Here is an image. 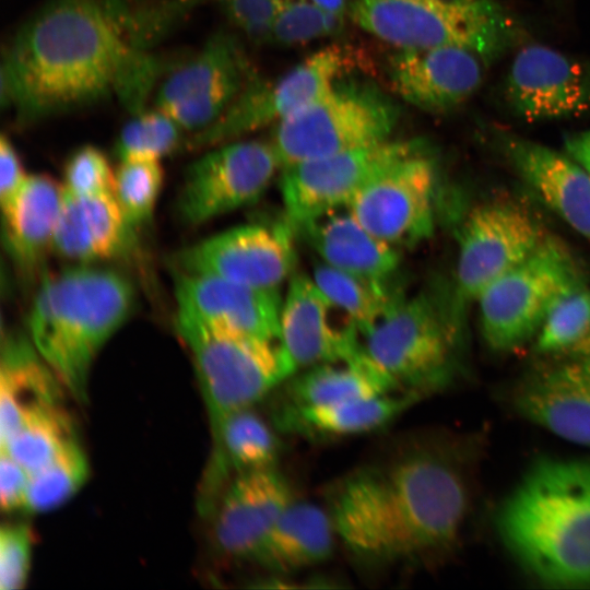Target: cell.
I'll return each instance as SVG.
<instances>
[{
  "label": "cell",
  "instance_id": "1",
  "mask_svg": "<svg viewBox=\"0 0 590 590\" xmlns=\"http://www.w3.org/2000/svg\"><path fill=\"white\" fill-rule=\"evenodd\" d=\"M467 458L458 441L414 435L333 480L324 507L352 562L386 571L428 567L450 555L471 503Z\"/></svg>",
  "mask_w": 590,
  "mask_h": 590
},
{
  "label": "cell",
  "instance_id": "2",
  "mask_svg": "<svg viewBox=\"0 0 590 590\" xmlns=\"http://www.w3.org/2000/svg\"><path fill=\"white\" fill-rule=\"evenodd\" d=\"M154 66L93 0H50L19 28L1 66V99L24 122L120 95L142 109Z\"/></svg>",
  "mask_w": 590,
  "mask_h": 590
},
{
  "label": "cell",
  "instance_id": "3",
  "mask_svg": "<svg viewBox=\"0 0 590 590\" xmlns=\"http://www.w3.org/2000/svg\"><path fill=\"white\" fill-rule=\"evenodd\" d=\"M498 535L542 583L590 586V462L542 458L496 515Z\"/></svg>",
  "mask_w": 590,
  "mask_h": 590
},
{
  "label": "cell",
  "instance_id": "4",
  "mask_svg": "<svg viewBox=\"0 0 590 590\" xmlns=\"http://www.w3.org/2000/svg\"><path fill=\"white\" fill-rule=\"evenodd\" d=\"M134 303L132 285L107 269L79 266L44 278L28 317L31 342L78 401L87 397L92 367Z\"/></svg>",
  "mask_w": 590,
  "mask_h": 590
},
{
  "label": "cell",
  "instance_id": "5",
  "mask_svg": "<svg viewBox=\"0 0 590 590\" xmlns=\"http://www.w3.org/2000/svg\"><path fill=\"white\" fill-rule=\"evenodd\" d=\"M175 329L189 350L210 427L253 408L296 369L279 342L251 337L177 308Z\"/></svg>",
  "mask_w": 590,
  "mask_h": 590
},
{
  "label": "cell",
  "instance_id": "6",
  "mask_svg": "<svg viewBox=\"0 0 590 590\" xmlns=\"http://www.w3.org/2000/svg\"><path fill=\"white\" fill-rule=\"evenodd\" d=\"M428 294L403 297L361 343L398 391L428 398L451 387L462 371L459 319Z\"/></svg>",
  "mask_w": 590,
  "mask_h": 590
},
{
  "label": "cell",
  "instance_id": "7",
  "mask_svg": "<svg viewBox=\"0 0 590 590\" xmlns=\"http://www.w3.org/2000/svg\"><path fill=\"white\" fill-rule=\"evenodd\" d=\"M349 13L398 49L462 47L487 62L509 46L516 31L492 0H353Z\"/></svg>",
  "mask_w": 590,
  "mask_h": 590
},
{
  "label": "cell",
  "instance_id": "8",
  "mask_svg": "<svg viewBox=\"0 0 590 590\" xmlns=\"http://www.w3.org/2000/svg\"><path fill=\"white\" fill-rule=\"evenodd\" d=\"M396 103L374 83L340 79L327 93L275 125L271 144L281 168L389 139Z\"/></svg>",
  "mask_w": 590,
  "mask_h": 590
},
{
  "label": "cell",
  "instance_id": "9",
  "mask_svg": "<svg viewBox=\"0 0 590 590\" xmlns=\"http://www.w3.org/2000/svg\"><path fill=\"white\" fill-rule=\"evenodd\" d=\"M583 281L571 251L547 235L531 256L476 299L484 342L507 353L533 341L555 303Z\"/></svg>",
  "mask_w": 590,
  "mask_h": 590
},
{
  "label": "cell",
  "instance_id": "10",
  "mask_svg": "<svg viewBox=\"0 0 590 590\" xmlns=\"http://www.w3.org/2000/svg\"><path fill=\"white\" fill-rule=\"evenodd\" d=\"M546 236L534 215L517 202L493 200L473 208L459 236L457 311L531 256Z\"/></svg>",
  "mask_w": 590,
  "mask_h": 590
},
{
  "label": "cell",
  "instance_id": "11",
  "mask_svg": "<svg viewBox=\"0 0 590 590\" xmlns=\"http://www.w3.org/2000/svg\"><path fill=\"white\" fill-rule=\"evenodd\" d=\"M281 163L271 142L229 141L193 161L185 172L176 214L186 226H200L257 200Z\"/></svg>",
  "mask_w": 590,
  "mask_h": 590
},
{
  "label": "cell",
  "instance_id": "12",
  "mask_svg": "<svg viewBox=\"0 0 590 590\" xmlns=\"http://www.w3.org/2000/svg\"><path fill=\"white\" fill-rule=\"evenodd\" d=\"M347 66L344 50L332 45L315 51L275 80L263 81L255 75L219 120L196 133L190 144L214 146L275 126L327 93L342 79Z\"/></svg>",
  "mask_w": 590,
  "mask_h": 590
},
{
  "label": "cell",
  "instance_id": "13",
  "mask_svg": "<svg viewBox=\"0 0 590 590\" xmlns=\"http://www.w3.org/2000/svg\"><path fill=\"white\" fill-rule=\"evenodd\" d=\"M425 149L416 140H390L282 167L284 220L294 226L346 208L378 174Z\"/></svg>",
  "mask_w": 590,
  "mask_h": 590
},
{
  "label": "cell",
  "instance_id": "14",
  "mask_svg": "<svg viewBox=\"0 0 590 590\" xmlns=\"http://www.w3.org/2000/svg\"><path fill=\"white\" fill-rule=\"evenodd\" d=\"M437 172L425 149L373 178L346 206L371 234L394 248L412 247L435 229Z\"/></svg>",
  "mask_w": 590,
  "mask_h": 590
},
{
  "label": "cell",
  "instance_id": "15",
  "mask_svg": "<svg viewBox=\"0 0 590 590\" xmlns=\"http://www.w3.org/2000/svg\"><path fill=\"white\" fill-rule=\"evenodd\" d=\"M253 76L236 38L220 32L162 83L156 108L199 133L219 120Z\"/></svg>",
  "mask_w": 590,
  "mask_h": 590
},
{
  "label": "cell",
  "instance_id": "16",
  "mask_svg": "<svg viewBox=\"0 0 590 590\" xmlns=\"http://www.w3.org/2000/svg\"><path fill=\"white\" fill-rule=\"evenodd\" d=\"M295 237L285 220L278 225H241L180 249L172 257V267L251 287L279 290L294 268Z\"/></svg>",
  "mask_w": 590,
  "mask_h": 590
},
{
  "label": "cell",
  "instance_id": "17",
  "mask_svg": "<svg viewBox=\"0 0 590 590\" xmlns=\"http://www.w3.org/2000/svg\"><path fill=\"white\" fill-rule=\"evenodd\" d=\"M505 96L529 122L579 116L590 109V67L548 46L528 45L510 63Z\"/></svg>",
  "mask_w": 590,
  "mask_h": 590
},
{
  "label": "cell",
  "instance_id": "18",
  "mask_svg": "<svg viewBox=\"0 0 590 590\" xmlns=\"http://www.w3.org/2000/svg\"><path fill=\"white\" fill-rule=\"evenodd\" d=\"M296 497L276 467L236 475L212 512V532L219 551L237 560H252L261 542Z\"/></svg>",
  "mask_w": 590,
  "mask_h": 590
},
{
  "label": "cell",
  "instance_id": "19",
  "mask_svg": "<svg viewBox=\"0 0 590 590\" xmlns=\"http://www.w3.org/2000/svg\"><path fill=\"white\" fill-rule=\"evenodd\" d=\"M335 310L311 275L291 276L281 308L279 343L296 373L366 355L356 328L333 322Z\"/></svg>",
  "mask_w": 590,
  "mask_h": 590
},
{
  "label": "cell",
  "instance_id": "20",
  "mask_svg": "<svg viewBox=\"0 0 590 590\" xmlns=\"http://www.w3.org/2000/svg\"><path fill=\"white\" fill-rule=\"evenodd\" d=\"M512 403L526 420L590 448V357L547 358L516 385Z\"/></svg>",
  "mask_w": 590,
  "mask_h": 590
},
{
  "label": "cell",
  "instance_id": "21",
  "mask_svg": "<svg viewBox=\"0 0 590 590\" xmlns=\"http://www.w3.org/2000/svg\"><path fill=\"white\" fill-rule=\"evenodd\" d=\"M487 63L462 47L398 49L388 61V76L402 99L438 114L458 107L477 91Z\"/></svg>",
  "mask_w": 590,
  "mask_h": 590
},
{
  "label": "cell",
  "instance_id": "22",
  "mask_svg": "<svg viewBox=\"0 0 590 590\" xmlns=\"http://www.w3.org/2000/svg\"><path fill=\"white\" fill-rule=\"evenodd\" d=\"M177 308L245 334L279 342L283 298L226 279L173 270Z\"/></svg>",
  "mask_w": 590,
  "mask_h": 590
},
{
  "label": "cell",
  "instance_id": "23",
  "mask_svg": "<svg viewBox=\"0 0 590 590\" xmlns=\"http://www.w3.org/2000/svg\"><path fill=\"white\" fill-rule=\"evenodd\" d=\"M508 162L540 200L590 240V173L566 152L517 135L502 139Z\"/></svg>",
  "mask_w": 590,
  "mask_h": 590
},
{
  "label": "cell",
  "instance_id": "24",
  "mask_svg": "<svg viewBox=\"0 0 590 590\" xmlns=\"http://www.w3.org/2000/svg\"><path fill=\"white\" fill-rule=\"evenodd\" d=\"M133 229L114 193L64 191L52 250L84 263L114 259L130 248Z\"/></svg>",
  "mask_w": 590,
  "mask_h": 590
},
{
  "label": "cell",
  "instance_id": "25",
  "mask_svg": "<svg viewBox=\"0 0 590 590\" xmlns=\"http://www.w3.org/2000/svg\"><path fill=\"white\" fill-rule=\"evenodd\" d=\"M292 229L322 263L374 280H389L400 263L399 250L371 234L347 208L303 221Z\"/></svg>",
  "mask_w": 590,
  "mask_h": 590
},
{
  "label": "cell",
  "instance_id": "26",
  "mask_svg": "<svg viewBox=\"0 0 590 590\" xmlns=\"http://www.w3.org/2000/svg\"><path fill=\"white\" fill-rule=\"evenodd\" d=\"M278 432L253 408L236 411L211 428L212 452L201 495L203 509L212 511L236 475L276 467L282 452Z\"/></svg>",
  "mask_w": 590,
  "mask_h": 590
},
{
  "label": "cell",
  "instance_id": "27",
  "mask_svg": "<svg viewBox=\"0 0 590 590\" xmlns=\"http://www.w3.org/2000/svg\"><path fill=\"white\" fill-rule=\"evenodd\" d=\"M422 399L394 392L322 405L281 403L272 415L280 432L308 439H334L367 434L396 421Z\"/></svg>",
  "mask_w": 590,
  "mask_h": 590
},
{
  "label": "cell",
  "instance_id": "28",
  "mask_svg": "<svg viewBox=\"0 0 590 590\" xmlns=\"http://www.w3.org/2000/svg\"><path fill=\"white\" fill-rule=\"evenodd\" d=\"M337 542L326 507L296 499L272 526L251 563L284 577L324 563Z\"/></svg>",
  "mask_w": 590,
  "mask_h": 590
},
{
  "label": "cell",
  "instance_id": "29",
  "mask_svg": "<svg viewBox=\"0 0 590 590\" xmlns=\"http://www.w3.org/2000/svg\"><path fill=\"white\" fill-rule=\"evenodd\" d=\"M64 199L62 184L45 174L30 175L12 204L2 212L9 252L23 269H32L52 249Z\"/></svg>",
  "mask_w": 590,
  "mask_h": 590
},
{
  "label": "cell",
  "instance_id": "30",
  "mask_svg": "<svg viewBox=\"0 0 590 590\" xmlns=\"http://www.w3.org/2000/svg\"><path fill=\"white\" fill-rule=\"evenodd\" d=\"M64 389L34 345L10 335L2 345L0 367V444L33 409L60 401Z\"/></svg>",
  "mask_w": 590,
  "mask_h": 590
},
{
  "label": "cell",
  "instance_id": "31",
  "mask_svg": "<svg viewBox=\"0 0 590 590\" xmlns=\"http://www.w3.org/2000/svg\"><path fill=\"white\" fill-rule=\"evenodd\" d=\"M400 392L366 354L353 362L324 363L286 380L285 400L293 405H322Z\"/></svg>",
  "mask_w": 590,
  "mask_h": 590
},
{
  "label": "cell",
  "instance_id": "32",
  "mask_svg": "<svg viewBox=\"0 0 590 590\" xmlns=\"http://www.w3.org/2000/svg\"><path fill=\"white\" fill-rule=\"evenodd\" d=\"M311 278L332 305L356 328L359 339L403 296L389 280H374L318 263Z\"/></svg>",
  "mask_w": 590,
  "mask_h": 590
},
{
  "label": "cell",
  "instance_id": "33",
  "mask_svg": "<svg viewBox=\"0 0 590 590\" xmlns=\"http://www.w3.org/2000/svg\"><path fill=\"white\" fill-rule=\"evenodd\" d=\"M533 344L546 359L590 357V286L586 281L555 303Z\"/></svg>",
  "mask_w": 590,
  "mask_h": 590
},
{
  "label": "cell",
  "instance_id": "34",
  "mask_svg": "<svg viewBox=\"0 0 590 590\" xmlns=\"http://www.w3.org/2000/svg\"><path fill=\"white\" fill-rule=\"evenodd\" d=\"M75 439L70 417L61 401L42 404L30 411L0 450L7 451L28 472L50 461Z\"/></svg>",
  "mask_w": 590,
  "mask_h": 590
},
{
  "label": "cell",
  "instance_id": "35",
  "mask_svg": "<svg viewBox=\"0 0 590 590\" xmlns=\"http://www.w3.org/2000/svg\"><path fill=\"white\" fill-rule=\"evenodd\" d=\"M88 472L86 453L75 438L46 464L30 472L23 510L36 514L61 506L81 489Z\"/></svg>",
  "mask_w": 590,
  "mask_h": 590
},
{
  "label": "cell",
  "instance_id": "36",
  "mask_svg": "<svg viewBox=\"0 0 590 590\" xmlns=\"http://www.w3.org/2000/svg\"><path fill=\"white\" fill-rule=\"evenodd\" d=\"M125 125L115 152L120 162H161L180 143L182 128L160 109L141 110Z\"/></svg>",
  "mask_w": 590,
  "mask_h": 590
},
{
  "label": "cell",
  "instance_id": "37",
  "mask_svg": "<svg viewBox=\"0 0 590 590\" xmlns=\"http://www.w3.org/2000/svg\"><path fill=\"white\" fill-rule=\"evenodd\" d=\"M344 16L309 0H281L267 43L293 46L341 31Z\"/></svg>",
  "mask_w": 590,
  "mask_h": 590
},
{
  "label": "cell",
  "instance_id": "38",
  "mask_svg": "<svg viewBox=\"0 0 590 590\" xmlns=\"http://www.w3.org/2000/svg\"><path fill=\"white\" fill-rule=\"evenodd\" d=\"M164 181L160 162H120L115 170L114 196L135 228L153 215Z\"/></svg>",
  "mask_w": 590,
  "mask_h": 590
},
{
  "label": "cell",
  "instance_id": "39",
  "mask_svg": "<svg viewBox=\"0 0 590 590\" xmlns=\"http://www.w3.org/2000/svg\"><path fill=\"white\" fill-rule=\"evenodd\" d=\"M115 170L98 148L84 145L73 152L63 169V189L71 194L113 193Z\"/></svg>",
  "mask_w": 590,
  "mask_h": 590
},
{
  "label": "cell",
  "instance_id": "40",
  "mask_svg": "<svg viewBox=\"0 0 590 590\" xmlns=\"http://www.w3.org/2000/svg\"><path fill=\"white\" fill-rule=\"evenodd\" d=\"M33 539L25 523H8L0 530V589H22L28 579Z\"/></svg>",
  "mask_w": 590,
  "mask_h": 590
},
{
  "label": "cell",
  "instance_id": "41",
  "mask_svg": "<svg viewBox=\"0 0 590 590\" xmlns=\"http://www.w3.org/2000/svg\"><path fill=\"white\" fill-rule=\"evenodd\" d=\"M227 17L247 36L267 38L281 0H216Z\"/></svg>",
  "mask_w": 590,
  "mask_h": 590
},
{
  "label": "cell",
  "instance_id": "42",
  "mask_svg": "<svg viewBox=\"0 0 590 590\" xmlns=\"http://www.w3.org/2000/svg\"><path fill=\"white\" fill-rule=\"evenodd\" d=\"M30 472L7 451L0 450V503L3 511L23 510Z\"/></svg>",
  "mask_w": 590,
  "mask_h": 590
},
{
  "label": "cell",
  "instance_id": "43",
  "mask_svg": "<svg viewBox=\"0 0 590 590\" xmlns=\"http://www.w3.org/2000/svg\"><path fill=\"white\" fill-rule=\"evenodd\" d=\"M28 176L13 143L3 134L0 140V205L2 212L15 200Z\"/></svg>",
  "mask_w": 590,
  "mask_h": 590
},
{
  "label": "cell",
  "instance_id": "44",
  "mask_svg": "<svg viewBox=\"0 0 590 590\" xmlns=\"http://www.w3.org/2000/svg\"><path fill=\"white\" fill-rule=\"evenodd\" d=\"M565 152L590 173V129L566 137Z\"/></svg>",
  "mask_w": 590,
  "mask_h": 590
},
{
  "label": "cell",
  "instance_id": "45",
  "mask_svg": "<svg viewBox=\"0 0 590 590\" xmlns=\"http://www.w3.org/2000/svg\"><path fill=\"white\" fill-rule=\"evenodd\" d=\"M309 1H312L323 7L324 9L341 16H344L346 13L345 0H309Z\"/></svg>",
  "mask_w": 590,
  "mask_h": 590
}]
</instances>
